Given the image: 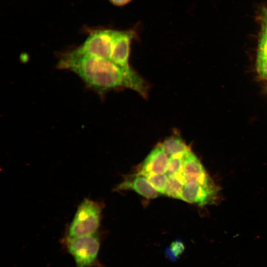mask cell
Here are the masks:
<instances>
[{"label": "cell", "instance_id": "4fadbf2b", "mask_svg": "<svg viewBox=\"0 0 267 267\" xmlns=\"http://www.w3.org/2000/svg\"><path fill=\"white\" fill-rule=\"evenodd\" d=\"M150 184L160 193L165 194L168 176L165 174H150L144 176Z\"/></svg>", "mask_w": 267, "mask_h": 267}, {"label": "cell", "instance_id": "e0dca14e", "mask_svg": "<svg viewBox=\"0 0 267 267\" xmlns=\"http://www.w3.org/2000/svg\"><path fill=\"white\" fill-rule=\"evenodd\" d=\"M110 1L116 6H123L129 3L132 0H109Z\"/></svg>", "mask_w": 267, "mask_h": 267}, {"label": "cell", "instance_id": "277c9868", "mask_svg": "<svg viewBox=\"0 0 267 267\" xmlns=\"http://www.w3.org/2000/svg\"><path fill=\"white\" fill-rule=\"evenodd\" d=\"M114 31L102 30L93 32L81 46L73 52L111 60Z\"/></svg>", "mask_w": 267, "mask_h": 267}, {"label": "cell", "instance_id": "52a82bcc", "mask_svg": "<svg viewBox=\"0 0 267 267\" xmlns=\"http://www.w3.org/2000/svg\"><path fill=\"white\" fill-rule=\"evenodd\" d=\"M183 174L184 184L188 182H196L208 185L215 184L200 160L191 150L185 154Z\"/></svg>", "mask_w": 267, "mask_h": 267}, {"label": "cell", "instance_id": "5bb4252c", "mask_svg": "<svg viewBox=\"0 0 267 267\" xmlns=\"http://www.w3.org/2000/svg\"><path fill=\"white\" fill-rule=\"evenodd\" d=\"M257 69L259 76L267 79V58L257 56Z\"/></svg>", "mask_w": 267, "mask_h": 267}, {"label": "cell", "instance_id": "8992f818", "mask_svg": "<svg viewBox=\"0 0 267 267\" xmlns=\"http://www.w3.org/2000/svg\"><path fill=\"white\" fill-rule=\"evenodd\" d=\"M218 186L216 184L204 185L196 182L184 184L180 199L188 203L205 206L216 203L219 197Z\"/></svg>", "mask_w": 267, "mask_h": 267}, {"label": "cell", "instance_id": "30bf717a", "mask_svg": "<svg viewBox=\"0 0 267 267\" xmlns=\"http://www.w3.org/2000/svg\"><path fill=\"white\" fill-rule=\"evenodd\" d=\"M161 144L168 156L185 153L191 150L182 138L178 136H172L167 138Z\"/></svg>", "mask_w": 267, "mask_h": 267}, {"label": "cell", "instance_id": "9c48e42d", "mask_svg": "<svg viewBox=\"0 0 267 267\" xmlns=\"http://www.w3.org/2000/svg\"><path fill=\"white\" fill-rule=\"evenodd\" d=\"M116 189L133 190L148 199H153L159 195V192L150 184L147 178L144 176L137 174L126 178L117 186Z\"/></svg>", "mask_w": 267, "mask_h": 267}, {"label": "cell", "instance_id": "8fae6325", "mask_svg": "<svg viewBox=\"0 0 267 267\" xmlns=\"http://www.w3.org/2000/svg\"><path fill=\"white\" fill-rule=\"evenodd\" d=\"M184 185L183 174L168 177L165 194L172 198L180 199Z\"/></svg>", "mask_w": 267, "mask_h": 267}, {"label": "cell", "instance_id": "6da1fadb", "mask_svg": "<svg viewBox=\"0 0 267 267\" xmlns=\"http://www.w3.org/2000/svg\"><path fill=\"white\" fill-rule=\"evenodd\" d=\"M59 66L73 71L89 86L99 90L124 87L134 90L143 96L146 95L145 83L134 80L110 60L79 55L72 51L63 56Z\"/></svg>", "mask_w": 267, "mask_h": 267}, {"label": "cell", "instance_id": "ba28073f", "mask_svg": "<svg viewBox=\"0 0 267 267\" xmlns=\"http://www.w3.org/2000/svg\"><path fill=\"white\" fill-rule=\"evenodd\" d=\"M169 159L161 144H158L141 164L137 174H165Z\"/></svg>", "mask_w": 267, "mask_h": 267}, {"label": "cell", "instance_id": "3957f363", "mask_svg": "<svg viewBox=\"0 0 267 267\" xmlns=\"http://www.w3.org/2000/svg\"><path fill=\"white\" fill-rule=\"evenodd\" d=\"M63 244L73 258L76 267H100L98 256L100 242L97 233L77 237H65Z\"/></svg>", "mask_w": 267, "mask_h": 267}, {"label": "cell", "instance_id": "9a60e30c", "mask_svg": "<svg viewBox=\"0 0 267 267\" xmlns=\"http://www.w3.org/2000/svg\"><path fill=\"white\" fill-rule=\"evenodd\" d=\"M257 56L267 58V33L263 32L260 39Z\"/></svg>", "mask_w": 267, "mask_h": 267}, {"label": "cell", "instance_id": "2e32d148", "mask_svg": "<svg viewBox=\"0 0 267 267\" xmlns=\"http://www.w3.org/2000/svg\"><path fill=\"white\" fill-rule=\"evenodd\" d=\"M262 32L267 33V8H265L262 11Z\"/></svg>", "mask_w": 267, "mask_h": 267}, {"label": "cell", "instance_id": "7a4b0ae2", "mask_svg": "<svg viewBox=\"0 0 267 267\" xmlns=\"http://www.w3.org/2000/svg\"><path fill=\"white\" fill-rule=\"evenodd\" d=\"M102 209L101 203L85 198L79 205L65 237H77L97 233Z\"/></svg>", "mask_w": 267, "mask_h": 267}, {"label": "cell", "instance_id": "5b68a950", "mask_svg": "<svg viewBox=\"0 0 267 267\" xmlns=\"http://www.w3.org/2000/svg\"><path fill=\"white\" fill-rule=\"evenodd\" d=\"M133 37L130 31H114L111 60L121 67L124 72L134 80L144 82L130 67L129 57L131 41Z\"/></svg>", "mask_w": 267, "mask_h": 267}, {"label": "cell", "instance_id": "7c38bea8", "mask_svg": "<svg viewBox=\"0 0 267 267\" xmlns=\"http://www.w3.org/2000/svg\"><path fill=\"white\" fill-rule=\"evenodd\" d=\"M186 153L170 156L165 172L168 177L183 174V161Z\"/></svg>", "mask_w": 267, "mask_h": 267}]
</instances>
